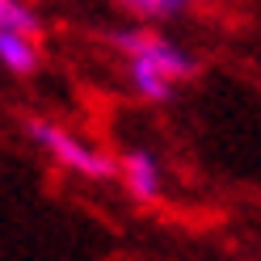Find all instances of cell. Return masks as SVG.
I'll use <instances>...</instances> for the list:
<instances>
[{
    "instance_id": "cell-2",
    "label": "cell",
    "mask_w": 261,
    "mask_h": 261,
    "mask_svg": "<svg viewBox=\"0 0 261 261\" xmlns=\"http://www.w3.org/2000/svg\"><path fill=\"white\" fill-rule=\"evenodd\" d=\"M25 135L63 173L85 177V181H114V156L101 148V143L85 139L80 130L63 126L55 118H25Z\"/></svg>"
},
{
    "instance_id": "cell-4",
    "label": "cell",
    "mask_w": 261,
    "mask_h": 261,
    "mask_svg": "<svg viewBox=\"0 0 261 261\" xmlns=\"http://www.w3.org/2000/svg\"><path fill=\"white\" fill-rule=\"evenodd\" d=\"M0 68L9 76H34L42 68V42L25 30H0Z\"/></svg>"
},
{
    "instance_id": "cell-5",
    "label": "cell",
    "mask_w": 261,
    "mask_h": 261,
    "mask_svg": "<svg viewBox=\"0 0 261 261\" xmlns=\"http://www.w3.org/2000/svg\"><path fill=\"white\" fill-rule=\"evenodd\" d=\"M130 25H169L181 21L198 0H110Z\"/></svg>"
},
{
    "instance_id": "cell-3",
    "label": "cell",
    "mask_w": 261,
    "mask_h": 261,
    "mask_svg": "<svg viewBox=\"0 0 261 261\" xmlns=\"http://www.w3.org/2000/svg\"><path fill=\"white\" fill-rule=\"evenodd\" d=\"M114 181H122V190L143 206L165 198V165L148 148H126L122 156H114Z\"/></svg>"
},
{
    "instance_id": "cell-1",
    "label": "cell",
    "mask_w": 261,
    "mask_h": 261,
    "mask_svg": "<svg viewBox=\"0 0 261 261\" xmlns=\"http://www.w3.org/2000/svg\"><path fill=\"white\" fill-rule=\"evenodd\" d=\"M110 46L122 63V76L130 93L148 106H165L173 101V93L186 80L198 76V59L190 46H181L177 38L160 34L152 25H122L110 34Z\"/></svg>"
},
{
    "instance_id": "cell-6",
    "label": "cell",
    "mask_w": 261,
    "mask_h": 261,
    "mask_svg": "<svg viewBox=\"0 0 261 261\" xmlns=\"http://www.w3.org/2000/svg\"><path fill=\"white\" fill-rule=\"evenodd\" d=\"M0 30H25V34H42V17L30 0H0Z\"/></svg>"
}]
</instances>
